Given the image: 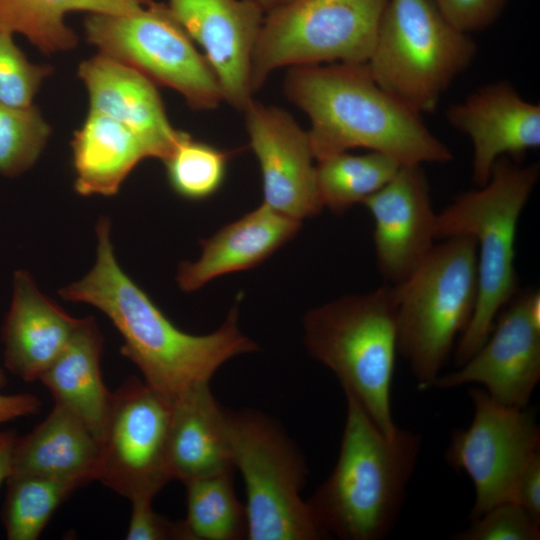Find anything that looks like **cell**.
Returning <instances> with one entry per match:
<instances>
[{
  "mask_svg": "<svg viewBox=\"0 0 540 540\" xmlns=\"http://www.w3.org/2000/svg\"><path fill=\"white\" fill-rule=\"evenodd\" d=\"M110 221L96 224L93 268L59 290L67 301L90 304L103 312L123 338L121 354L140 370L143 380L170 401L205 385L231 358L258 350L238 327V307L207 335L177 328L122 270L114 255Z\"/></svg>",
  "mask_w": 540,
  "mask_h": 540,
  "instance_id": "obj_1",
  "label": "cell"
},
{
  "mask_svg": "<svg viewBox=\"0 0 540 540\" xmlns=\"http://www.w3.org/2000/svg\"><path fill=\"white\" fill-rule=\"evenodd\" d=\"M290 68L285 93L310 120L307 133L317 161L354 148L383 153L402 166L453 159L422 115L380 87L366 63Z\"/></svg>",
  "mask_w": 540,
  "mask_h": 540,
  "instance_id": "obj_2",
  "label": "cell"
},
{
  "mask_svg": "<svg viewBox=\"0 0 540 540\" xmlns=\"http://www.w3.org/2000/svg\"><path fill=\"white\" fill-rule=\"evenodd\" d=\"M337 462L306 501L327 536L381 540L393 530L421 449V436L384 435L349 393Z\"/></svg>",
  "mask_w": 540,
  "mask_h": 540,
  "instance_id": "obj_3",
  "label": "cell"
},
{
  "mask_svg": "<svg viewBox=\"0 0 540 540\" xmlns=\"http://www.w3.org/2000/svg\"><path fill=\"white\" fill-rule=\"evenodd\" d=\"M539 174L538 163L522 165L501 157L485 185L460 194L436 216V239L467 235L477 249V300L455 347L457 367L485 342L499 312L520 290L515 268L517 226Z\"/></svg>",
  "mask_w": 540,
  "mask_h": 540,
  "instance_id": "obj_4",
  "label": "cell"
},
{
  "mask_svg": "<svg viewBox=\"0 0 540 540\" xmlns=\"http://www.w3.org/2000/svg\"><path fill=\"white\" fill-rule=\"evenodd\" d=\"M397 292L385 284L342 296L303 318L308 353L330 369L386 436L398 430L391 409L397 353Z\"/></svg>",
  "mask_w": 540,
  "mask_h": 540,
  "instance_id": "obj_5",
  "label": "cell"
},
{
  "mask_svg": "<svg viewBox=\"0 0 540 540\" xmlns=\"http://www.w3.org/2000/svg\"><path fill=\"white\" fill-rule=\"evenodd\" d=\"M397 292V352L420 390L432 388L456 337L468 326L477 294V249L467 235L435 244Z\"/></svg>",
  "mask_w": 540,
  "mask_h": 540,
  "instance_id": "obj_6",
  "label": "cell"
},
{
  "mask_svg": "<svg viewBox=\"0 0 540 540\" xmlns=\"http://www.w3.org/2000/svg\"><path fill=\"white\" fill-rule=\"evenodd\" d=\"M477 46L433 0H388L366 62L377 84L423 115L472 63Z\"/></svg>",
  "mask_w": 540,
  "mask_h": 540,
  "instance_id": "obj_7",
  "label": "cell"
},
{
  "mask_svg": "<svg viewBox=\"0 0 540 540\" xmlns=\"http://www.w3.org/2000/svg\"><path fill=\"white\" fill-rule=\"evenodd\" d=\"M234 467L244 481L247 540H319L326 537L301 492L305 457L278 422L265 413L225 408Z\"/></svg>",
  "mask_w": 540,
  "mask_h": 540,
  "instance_id": "obj_8",
  "label": "cell"
},
{
  "mask_svg": "<svg viewBox=\"0 0 540 540\" xmlns=\"http://www.w3.org/2000/svg\"><path fill=\"white\" fill-rule=\"evenodd\" d=\"M388 0H293L265 14L251 61L253 93L281 67L366 63Z\"/></svg>",
  "mask_w": 540,
  "mask_h": 540,
  "instance_id": "obj_9",
  "label": "cell"
},
{
  "mask_svg": "<svg viewBox=\"0 0 540 540\" xmlns=\"http://www.w3.org/2000/svg\"><path fill=\"white\" fill-rule=\"evenodd\" d=\"M84 28L100 54L176 90L191 108L213 109L224 100L206 58L167 4L152 0L128 14H90Z\"/></svg>",
  "mask_w": 540,
  "mask_h": 540,
  "instance_id": "obj_10",
  "label": "cell"
},
{
  "mask_svg": "<svg viewBox=\"0 0 540 540\" xmlns=\"http://www.w3.org/2000/svg\"><path fill=\"white\" fill-rule=\"evenodd\" d=\"M171 418L172 401L144 380L128 378L112 393L97 480L130 502L153 501L172 480Z\"/></svg>",
  "mask_w": 540,
  "mask_h": 540,
  "instance_id": "obj_11",
  "label": "cell"
},
{
  "mask_svg": "<svg viewBox=\"0 0 540 540\" xmlns=\"http://www.w3.org/2000/svg\"><path fill=\"white\" fill-rule=\"evenodd\" d=\"M469 395L472 422L453 432L445 458L473 482L475 501L469 515L473 520L500 503L514 501L521 472L540 450V430L527 407L504 406L482 388H471Z\"/></svg>",
  "mask_w": 540,
  "mask_h": 540,
  "instance_id": "obj_12",
  "label": "cell"
},
{
  "mask_svg": "<svg viewBox=\"0 0 540 540\" xmlns=\"http://www.w3.org/2000/svg\"><path fill=\"white\" fill-rule=\"evenodd\" d=\"M540 379V294L520 291L499 312L480 348L432 387L480 384L496 402L526 408Z\"/></svg>",
  "mask_w": 540,
  "mask_h": 540,
  "instance_id": "obj_13",
  "label": "cell"
},
{
  "mask_svg": "<svg viewBox=\"0 0 540 540\" xmlns=\"http://www.w3.org/2000/svg\"><path fill=\"white\" fill-rule=\"evenodd\" d=\"M243 112L261 170L263 204L298 221L319 214L323 207L308 133L285 110L253 98Z\"/></svg>",
  "mask_w": 540,
  "mask_h": 540,
  "instance_id": "obj_14",
  "label": "cell"
},
{
  "mask_svg": "<svg viewBox=\"0 0 540 540\" xmlns=\"http://www.w3.org/2000/svg\"><path fill=\"white\" fill-rule=\"evenodd\" d=\"M362 204L374 220L378 271L387 284H400L422 263L437 240V213L422 165L401 166L384 187Z\"/></svg>",
  "mask_w": 540,
  "mask_h": 540,
  "instance_id": "obj_15",
  "label": "cell"
},
{
  "mask_svg": "<svg viewBox=\"0 0 540 540\" xmlns=\"http://www.w3.org/2000/svg\"><path fill=\"white\" fill-rule=\"evenodd\" d=\"M166 4L202 48L223 99L243 111L253 98L251 61L265 13L251 0H168Z\"/></svg>",
  "mask_w": 540,
  "mask_h": 540,
  "instance_id": "obj_16",
  "label": "cell"
},
{
  "mask_svg": "<svg viewBox=\"0 0 540 540\" xmlns=\"http://www.w3.org/2000/svg\"><path fill=\"white\" fill-rule=\"evenodd\" d=\"M448 123L473 147L472 182L485 185L501 157L519 161L540 147V105L524 99L507 81L479 87L446 112Z\"/></svg>",
  "mask_w": 540,
  "mask_h": 540,
  "instance_id": "obj_17",
  "label": "cell"
},
{
  "mask_svg": "<svg viewBox=\"0 0 540 540\" xmlns=\"http://www.w3.org/2000/svg\"><path fill=\"white\" fill-rule=\"evenodd\" d=\"M78 76L87 87L90 110L133 131L152 158L164 161L189 136L172 127L155 83L138 70L99 54L80 64Z\"/></svg>",
  "mask_w": 540,
  "mask_h": 540,
  "instance_id": "obj_18",
  "label": "cell"
},
{
  "mask_svg": "<svg viewBox=\"0 0 540 540\" xmlns=\"http://www.w3.org/2000/svg\"><path fill=\"white\" fill-rule=\"evenodd\" d=\"M80 321L45 296L27 271H15L11 303L1 328L5 367L25 382L39 380Z\"/></svg>",
  "mask_w": 540,
  "mask_h": 540,
  "instance_id": "obj_19",
  "label": "cell"
},
{
  "mask_svg": "<svg viewBox=\"0 0 540 540\" xmlns=\"http://www.w3.org/2000/svg\"><path fill=\"white\" fill-rule=\"evenodd\" d=\"M300 227L301 221L262 203L201 240L200 258L180 264L177 283L183 291L192 292L221 275L252 268L291 240Z\"/></svg>",
  "mask_w": 540,
  "mask_h": 540,
  "instance_id": "obj_20",
  "label": "cell"
},
{
  "mask_svg": "<svg viewBox=\"0 0 540 540\" xmlns=\"http://www.w3.org/2000/svg\"><path fill=\"white\" fill-rule=\"evenodd\" d=\"M172 480L182 483L233 473L234 463L226 429L225 408L209 385L172 401L168 444Z\"/></svg>",
  "mask_w": 540,
  "mask_h": 540,
  "instance_id": "obj_21",
  "label": "cell"
},
{
  "mask_svg": "<svg viewBox=\"0 0 540 540\" xmlns=\"http://www.w3.org/2000/svg\"><path fill=\"white\" fill-rule=\"evenodd\" d=\"M99 461L98 440L74 412L55 403L40 424L17 438L11 475L57 478L85 486L97 480Z\"/></svg>",
  "mask_w": 540,
  "mask_h": 540,
  "instance_id": "obj_22",
  "label": "cell"
},
{
  "mask_svg": "<svg viewBox=\"0 0 540 540\" xmlns=\"http://www.w3.org/2000/svg\"><path fill=\"white\" fill-rule=\"evenodd\" d=\"M103 337L94 317L81 318L69 342L40 381L55 403L74 412L101 443L108 424L112 393L103 382Z\"/></svg>",
  "mask_w": 540,
  "mask_h": 540,
  "instance_id": "obj_23",
  "label": "cell"
},
{
  "mask_svg": "<svg viewBox=\"0 0 540 540\" xmlns=\"http://www.w3.org/2000/svg\"><path fill=\"white\" fill-rule=\"evenodd\" d=\"M75 191L83 196L115 195L143 159L151 158L146 144L129 128L89 111L71 141Z\"/></svg>",
  "mask_w": 540,
  "mask_h": 540,
  "instance_id": "obj_24",
  "label": "cell"
},
{
  "mask_svg": "<svg viewBox=\"0 0 540 540\" xmlns=\"http://www.w3.org/2000/svg\"><path fill=\"white\" fill-rule=\"evenodd\" d=\"M152 0H0V30L21 33L43 53L74 48L77 35L64 23L67 13L122 15Z\"/></svg>",
  "mask_w": 540,
  "mask_h": 540,
  "instance_id": "obj_25",
  "label": "cell"
},
{
  "mask_svg": "<svg viewBox=\"0 0 540 540\" xmlns=\"http://www.w3.org/2000/svg\"><path fill=\"white\" fill-rule=\"evenodd\" d=\"M400 165L392 157L369 151L362 155L348 152L318 161L316 186L322 207L342 214L384 187Z\"/></svg>",
  "mask_w": 540,
  "mask_h": 540,
  "instance_id": "obj_26",
  "label": "cell"
},
{
  "mask_svg": "<svg viewBox=\"0 0 540 540\" xmlns=\"http://www.w3.org/2000/svg\"><path fill=\"white\" fill-rule=\"evenodd\" d=\"M184 485L187 514L182 522L186 540L247 539L246 508L235 494L233 473L200 478Z\"/></svg>",
  "mask_w": 540,
  "mask_h": 540,
  "instance_id": "obj_27",
  "label": "cell"
},
{
  "mask_svg": "<svg viewBox=\"0 0 540 540\" xmlns=\"http://www.w3.org/2000/svg\"><path fill=\"white\" fill-rule=\"evenodd\" d=\"M7 488L1 518L9 540H36L57 508L77 489L78 482L36 475L13 474Z\"/></svg>",
  "mask_w": 540,
  "mask_h": 540,
  "instance_id": "obj_28",
  "label": "cell"
},
{
  "mask_svg": "<svg viewBox=\"0 0 540 540\" xmlns=\"http://www.w3.org/2000/svg\"><path fill=\"white\" fill-rule=\"evenodd\" d=\"M229 155L189 135L163 161L171 188L189 200L212 196L224 181Z\"/></svg>",
  "mask_w": 540,
  "mask_h": 540,
  "instance_id": "obj_29",
  "label": "cell"
},
{
  "mask_svg": "<svg viewBox=\"0 0 540 540\" xmlns=\"http://www.w3.org/2000/svg\"><path fill=\"white\" fill-rule=\"evenodd\" d=\"M51 134L40 110L32 105H0V174L16 177L36 162Z\"/></svg>",
  "mask_w": 540,
  "mask_h": 540,
  "instance_id": "obj_30",
  "label": "cell"
},
{
  "mask_svg": "<svg viewBox=\"0 0 540 540\" xmlns=\"http://www.w3.org/2000/svg\"><path fill=\"white\" fill-rule=\"evenodd\" d=\"M52 71L51 66L30 63L15 44L13 34L0 30V105L32 106L42 81Z\"/></svg>",
  "mask_w": 540,
  "mask_h": 540,
  "instance_id": "obj_31",
  "label": "cell"
},
{
  "mask_svg": "<svg viewBox=\"0 0 540 540\" xmlns=\"http://www.w3.org/2000/svg\"><path fill=\"white\" fill-rule=\"evenodd\" d=\"M464 531L454 535L455 540H538L540 524L517 502L500 503L481 516L470 520Z\"/></svg>",
  "mask_w": 540,
  "mask_h": 540,
  "instance_id": "obj_32",
  "label": "cell"
},
{
  "mask_svg": "<svg viewBox=\"0 0 540 540\" xmlns=\"http://www.w3.org/2000/svg\"><path fill=\"white\" fill-rule=\"evenodd\" d=\"M442 14L457 29L467 34L490 26L507 0H433Z\"/></svg>",
  "mask_w": 540,
  "mask_h": 540,
  "instance_id": "obj_33",
  "label": "cell"
},
{
  "mask_svg": "<svg viewBox=\"0 0 540 540\" xmlns=\"http://www.w3.org/2000/svg\"><path fill=\"white\" fill-rule=\"evenodd\" d=\"M127 540H186L182 521H172L154 511L152 501L131 502Z\"/></svg>",
  "mask_w": 540,
  "mask_h": 540,
  "instance_id": "obj_34",
  "label": "cell"
},
{
  "mask_svg": "<svg viewBox=\"0 0 540 540\" xmlns=\"http://www.w3.org/2000/svg\"><path fill=\"white\" fill-rule=\"evenodd\" d=\"M514 501L540 524V450L521 472L515 487Z\"/></svg>",
  "mask_w": 540,
  "mask_h": 540,
  "instance_id": "obj_35",
  "label": "cell"
},
{
  "mask_svg": "<svg viewBox=\"0 0 540 540\" xmlns=\"http://www.w3.org/2000/svg\"><path fill=\"white\" fill-rule=\"evenodd\" d=\"M6 384V377L0 368V389ZM41 402L30 393H0V425L17 418L26 417L37 412Z\"/></svg>",
  "mask_w": 540,
  "mask_h": 540,
  "instance_id": "obj_36",
  "label": "cell"
},
{
  "mask_svg": "<svg viewBox=\"0 0 540 540\" xmlns=\"http://www.w3.org/2000/svg\"><path fill=\"white\" fill-rule=\"evenodd\" d=\"M17 438L15 430L0 431V486L11 475L13 452Z\"/></svg>",
  "mask_w": 540,
  "mask_h": 540,
  "instance_id": "obj_37",
  "label": "cell"
},
{
  "mask_svg": "<svg viewBox=\"0 0 540 540\" xmlns=\"http://www.w3.org/2000/svg\"><path fill=\"white\" fill-rule=\"evenodd\" d=\"M266 14L269 11L276 9L284 4H287L293 0H251Z\"/></svg>",
  "mask_w": 540,
  "mask_h": 540,
  "instance_id": "obj_38",
  "label": "cell"
}]
</instances>
